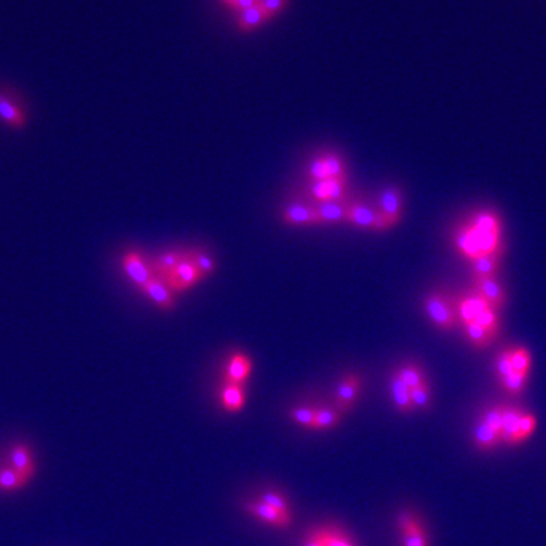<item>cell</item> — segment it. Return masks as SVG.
I'll use <instances>...</instances> for the list:
<instances>
[{
	"instance_id": "cell-13",
	"label": "cell",
	"mask_w": 546,
	"mask_h": 546,
	"mask_svg": "<svg viewBox=\"0 0 546 546\" xmlns=\"http://www.w3.org/2000/svg\"><path fill=\"white\" fill-rule=\"evenodd\" d=\"M10 467L22 474L24 478L30 482L36 474V463L32 450L26 444H15L9 453Z\"/></svg>"
},
{
	"instance_id": "cell-20",
	"label": "cell",
	"mask_w": 546,
	"mask_h": 546,
	"mask_svg": "<svg viewBox=\"0 0 546 546\" xmlns=\"http://www.w3.org/2000/svg\"><path fill=\"white\" fill-rule=\"evenodd\" d=\"M473 444L480 451L494 450L502 442L501 435L496 433L492 427L479 418L473 427Z\"/></svg>"
},
{
	"instance_id": "cell-19",
	"label": "cell",
	"mask_w": 546,
	"mask_h": 546,
	"mask_svg": "<svg viewBox=\"0 0 546 546\" xmlns=\"http://www.w3.org/2000/svg\"><path fill=\"white\" fill-rule=\"evenodd\" d=\"M453 242H454L456 251L463 257H465L467 260H469L471 262L473 260L483 255L480 253L478 246L476 243V240H474L471 229H469V226H468L467 223L459 225L454 231Z\"/></svg>"
},
{
	"instance_id": "cell-10",
	"label": "cell",
	"mask_w": 546,
	"mask_h": 546,
	"mask_svg": "<svg viewBox=\"0 0 546 546\" xmlns=\"http://www.w3.org/2000/svg\"><path fill=\"white\" fill-rule=\"evenodd\" d=\"M347 223L360 228L380 232V214L378 210L368 206L364 202H355L348 205Z\"/></svg>"
},
{
	"instance_id": "cell-41",
	"label": "cell",
	"mask_w": 546,
	"mask_h": 546,
	"mask_svg": "<svg viewBox=\"0 0 546 546\" xmlns=\"http://www.w3.org/2000/svg\"><path fill=\"white\" fill-rule=\"evenodd\" d=\"M345 190H347L345 177L328 179L326 180V202H343Z\"/></svg>"
},
{
	"instance_id": "cell-39",
	"label": "cell",
	"mask_w": 546,
	"mask_h": 546,
	"mask_svg": "<svg viewBox=\"0 0 546 546\" xmlns=\"http://www.w3.org/2000/svg\"><path fill=\"white\" fill-rule=\"evenodd\" d=\"M315 411L313 407H295L290 411V418L300 427L311 430L314 425Z\"/></svg>"
},
{
	"instance_id": "cell-32",
	"label": "cell",
	"mask_w": 546,
	"mask_h": 546,
	"mask_svg": "<svg viewBox=\"0 0 546 546\" xmlns=\"http://www.w3.org/2000/svg\"><path fill=\"white\" fill-rule=\"evenodd\" d=\"M318 530L324 546H354L352 539L338 527H322Z\"/></svg>"
},
{
	"instance_id": "cell-38",
	"label": "cell",
	"mask_w": 546,
	"mask_h": 546,
	"mask_svg": "<svg viewBox=\"0 0 546 546\" xmlns=\"http://www.w3.org/2000/svg\"><path fill=\"white\" fill-rule=\"evenodd\" d=\"M494 373L497 376L498 381L507 377L511 373H514V368L511 364V348L503 349L502 352L497 354L494 360Z\"/></svg>"
},
{
	"instance_id": "cell-40",
	"label": "cell",
	"mask_w": 546,
	"mask_h": 546,
	"mask_svg": "<svg viewBox=\"0 0 546 546\" xmlns=\"http://www.w3.org/2000/svg\"><path fill=\"white\" fill-rule=\"evenodd\" d=\"M261 501L270 505L271 507L282 512L284 515H291L290 512V505L286 500L284 494L277 492V491H269L261 494Z\"/></svg>"
},
{
	"instance_id": "cell-9",
	"label": "cell",
	"mask_w": 546,
	"mask_h": 546,
	"mask_svg": "<svg viewBox=\"0 0 546 546\" xmlns=\"http://www.w3.org/2000/svg\"><path fill=\"white\" fill-rule=\"evenodd\" d=\"M253 371L252 358L244 352H234L226 362L224 383L244 384Z\"/></svg>"
},
{
	"instance_id": "cell-31",
	"label": "cell",
	"mask_w": 546,
	"mask_h": 546,
	"mask_svg": "<svg viewBox=\"0 0 546 546\" xmlns=\"http://www.w3.org/2000/svg\"><path fill=\"white\" fill-rule=\"evenodd\" d=\"M511 364L514 372L530 373L532 364V352L525 347L511 348Z\"/></svg>"
},
{
	"instance_id": "cell-27",
	"label": "cell",
	"mask_w": 546,
	"mask_h": 546,
	"mask_svg": "<svg viewBox=\"0 0 546 546\" xmlns=\"http://www.w3.org/2000/svg\"><path fill=\"white\" fill-rule=\"evenodd\" d=\"M269 22V18L263 12L262 7L257 4L255 7L249 8L247 10L240 13L238 18V28L242 32H251L261 27L263 23Z\"/></svg>"
},
{
	"instance_id": "cell-46",
	"label": "cell",
	"mask_w": 546,
	"mask_h": 546,
	"mask_svg": "<svg viewBox=\"0 0 546 546\" xmlns=\"http://www.w3.org/2000/svg\"><path fill=\"white\" fill-rule=\"evenodd\" d=\"M222 1H223V3H224L225 6H226V4H228V3H229V1H231V0H222Z\"/></svg>"
},
{
	"instance_id": "cell-44",
	"label": "cell",
	"mask_w": 546,
	"mask_h": 546,
	"mask_svg": "<svg viewBox=\"0 0 546 546\" xmlns=\"http://www.w3.org/2000/svg\"><path fill=\"white\" fill-rule=\"evenodd\" d=\"M257 4H260V0H231L226 4V7L232 8L233 10L242 13L249 8L255 7Z\"/></svg>"
},
{
	"instance_id": "cell-5",
	"label": "cell",
	"mask_w": 546,
	"mask_h": 546,
	"mask_svg": "<svg viewBox=\"0 0 546 546\" xmlns=\"http://www.w3.org/2000/svg\"><path fill=\"white\" fill-rule=\"evenodd\" d=\"M362 383V377L358 373H348L338 383L335 410L340 415H345L352 410L360 396Z\"/></svg>"
},
{
	"instance_id": "cell-28",
	"label": "cell",
	"mask_w": 546,
	"mask_h": 546,
	"mask_svg": "<svg viewBox=\"0 0 546 546\" xmlns=\"http://www.w3.org/2000/svg\"><path fill=\"white\" fill-rule=\"evenodd\" d=\"M30 482L13 469L12 467L0 468V491L1 492H15L27 486Z\"/></svg>"
},
{
	"instance_id": "cell-18",
	"label": "cell",
	"mask_w": 546,
	"mask_h": 546,
	"mask_svg": "<svg viewBox=\"0 0 546 546\" xmlns=\"http://www.w3.org/2000/svg\"><path fill=\"white\" fill-rule=\"evenodd\" d=\"M220 404L224 411L238 413L246 404V389L244 384L224 383L220 391Z\"/></svg>"
},
{
	"instance_id": "cell-23",
	"label": "cell",
	"mask_w": 546,
	"mask_h": 546,
	"mask_svg": "<svg viewBox=\"0 0 546 546\" xmlns=\"http://www.w3.org/2000/svg\"><path fill=\"white\" fill-rule=\"evenodd\" d=\"M501 255L502 253H492L480 255L473 260L471 262L473 278L496 277L501 264Z\"/></svg>"
},
{
	"instance_id": "cell-34",
	"label": "cell",
	"mask_w": 546,
	"mask_h": 546,
	"mask_svg": "<svg viewBox=\"0 0 546 546\" xmlns=\"http://www.w3.org/2000/svg\"><path fill=\"white\" fill-rule=\"evenodd\" d=\"M527 378H529V373L514 372L507 377L500 380V383H501L503 391L507 392L511 396H520L526 389Z\"/></svg>"
},
{
	"instance_id": "cell-24",
	"label": "cell",
	"mask_w": 546,
	"mask_h": 546,
	"mask_svg": "<svg viewBox=\"0 0 546 546\" xmlns=\"http://www.w3.org/2000/svg\"><path fill=\"white\" fill-rule=\"evenodd\" d=\"M462 325L467 340L477 349L488 348L496 340L494 334H491L488 330L485 329L476 322H465Z\"/></svg>"
},
{
	"instance_id": "cell-30",
	"label": "cell",
	"mask_w": 546,
	"mask_h": 546,
	"mask_svg": "<svg viewBox=\"0 0 546 546\" xmlns=\"http://www.w3.org/2000/svg\"><path fill=\"white\" fill-rule=\"evenodd\" d=\"M410 395H411V401L415 410H420V411H429L431 404H433V395H431V389L429 381L420 384L415 389H410Z\"/></svg>"
},
{
	"instance_id": "cell-22",
	"label": "cell",
	"mask_w": 546,
	"mask_h": 546,
	"mask_svg": "<svg viewBox=\"0 0 546 546\" xmlns=\"http://www.w3.org/2000/svg\"><path fill=\"white\" fill-rule=\"evenodd\" d=\"M184 257H185V251L180 249H173V251H167L165 253H161L152 261V263H150L153 275L164 281L166 277L175 270V267L184 260Z\"/></svg>"
},
{
	"instance_id": "cell-6",
	"label": "cell",
	"mask_w": 546,
	"mask_h": 546,
	"mask_svg": "<svg viewBox=\"0 0 546 546\" xmlns=\"http://www.w3.org/2000/svg\"><path fill=\"white\" fill-rule=\"evenodd\" d=\"M471 290L479 295L496 311L501 310L507 302V295L501 282L496 277L473 278Z\"/></svg>"
},
{
	"instance_id": "cell-29",
	"label": "cell",
	"mask_w": 546,
	"mask_h": 546,
	"mask_svg": "<svg viewBox=\"0 0 546 546\" xmlns=\"http://www.w3.org/2000/svg\"><path fill=\"white\" fill-rule=\"evenodd\" d=\"M342 421V415L334 409H316L315 411L314 425L311 430H329L337 427Z\"/></svg>"
},
{
	"instance_id": "cell-7",
	"label": "cell",
	"mask_w": 546,
	"mask_h": 546,
	"mask_svg": "<svg viewBox=\"0 0 546 546\" xmlns=\"http://www.w3.org/2000/svg\"><path fill=\"white\" fill-rule=\"evenodd\" d=\"M121 267L124 273L133 284L141 289L143 284H147L152 277H155L150 263L147 262L143 255L137 251H129L121 258Z\"/></svg>"
},
{
	"instance_id": "cell-15",
	"label": "cell",
	"mask_w": 546,
	"mask_h": 546,
	"mask_svg": "<svg viewBox=\"0 0 546 546\" xmlns=\"http://www.w3.org/2000/svg\"><path fill=\"white\" fill-rule=\"evenodd\" d=\"M284 224L293 226H306V225H319L314 206L306 204L295 202L289 205L282 213Z\"/></svg>"
},
{
	"instance_id": "cell-21",
	"label": "cell",
	"mask_w": 546,
	"mask_h": 546,
	"mask_svg": "<svg viewBox=\"0 0 546 546\" xmlns=\"http://www.w3.org/2000/svg\"><path fill=\"white\" fill-rule=\"evenodd\" d=\"M525 410L517 406H505L503 411V427H502V442L506 445H517V433L520 420Z\"/></svg>"
},
{
	"instance_id": "cell-12",
	"label": "cell",
	"mask_w": 546,
	"mask_h": 546,
	"mask_svg": "<svg viewBox=\"0 0 546 546\" xmlns=\"http://www.w3.org/2000/svg\"><path fill=\"white\" fill-rule=\"evenodd\" d=\"M397 525L402 534V546H427V534L411 514L402 512Z\"/></svg>"
},
{
	"instance_id": "cell-11",
	"label": "cell",
	"mask_w": 546,
	"mask_h": 546,
	"mask_svg": "<svg viewBox=\"0 0 546 546\" xmlns=\"http://www.w3.org/2000/svg\"><path fill=\"white\" fill-rule=\"evenodd\" d=\"M148 299L161 310L170 311L175 309V298L173 293L162 280L157 277H152L147 284H143L139 289Z\"/></svg>"
},
{
	"instance_id": "cell-33",
	"label": "cell",
	"mask_w": 546,
	"mask_h": 546,
	"mask_svg": "<svg viewBox=\"0 0 546 546\" xmlns=\"http://www.w3.org/2000/svg\"><path fill=\"white\" fill-rule=\"evenodd\" d=\"M474 322L488 330L491 334H494V337H498L501 330V322L494 307L487 306L486 309H483L479 314H477Z\"/></svg>"
},
{
	"instance_id": "cell-42",
	"label": "cell",
	"mask_w": 546,
	"mask_h": 546,
	"mask_svg": "<svg viewBox=\"0 0 546 546\" xmlns=\"http://www.w3.org/2000/svg\"><path fill=\"white\" fill-rule=\"evenodd\" d=\"M289 0H260V6L262 7L263 12L267 15L269 21L280 14L287 6Z\"/></svg>"
},
{
	"instance_id": "cell-25",
	"label": "cell",
	"mask_w": 546,
	"mask_h": 546,
	"mask_svg": "<svg viewBox=\"0 0 546 546\" xmlns=\"http://www.w3.org/2000/svg\"><path fill=\"white\" fill-rule=\"evenodd\" d=\"M186 255L194 263L195 267L200 272L202 280L211 276L217 270V262L204 248H191L186 251Z\"/></svg>"
},
{
	"instance_id": "cell-17",
	"label": "cell",
	"mask_w": 546,
	"mask_h": 546,
	"mask_svg": "<svg viewBox=\"0 0 546 546\" xmlns=\"http://www.w3.org/2000/svg\"><path fill=\"white\" fill-rule=\"evenodd\" d=\"M314 209L319 225L340 224L347 222L348 204L344 202H319Z\"/></svg>"
},
{
	"instance_id": "cell-26",
	"label": "cell",
	"mask_w": 546,
	"mask_h": 546,
	"mask_svg": "<svg viewBox=\"0 0 546 546\" xmlns=\"http://www.w3.org/2000/svg\"><path fill=\"white\" fill-rule=\"evenodd\" d=\"M395 372L410 389L427 382V373L422 369V367L413 362L404 363L402 366L398 367Z\"/></svg>"
},
{
	"instance_id": "cell-2",
	"label": "cell",
	"mask_w": 546,
	"mask_h": 546,
	"mask_svg": "<svg viewBox=\"0 0 546 546\" xmlns=\"http://www.w3.org/2000/svg\"><path fill=\"white\" fill-rule=\"evenodd\" d=\"M0 123L12 130H23L30 123V114L14 91L0 89Z\"/></svg>"
},
{
	"instance_id": "cell-3",
	"label": "cell",
	"mask_w": 546,
	"mask_h": 546,
	"mask_svg": "<svg viewBox=\"0 0 546 546\" xmlns=\"http://www.w3.org/2000/svg\"><path fill=\"white\" fill-rule=\"evenodd\" d=\"M380 220L382 232H386L398 224L404 214V193L400 187L383 188L380 195Z\"/></svg>"
},
{
	"instance_id": "cell-43",
	"label": "cell",
	"mask_w": 546,
	"mask_h": 546,
	"mask_svg": "<svg viewBox=\"0 0 546 546\" xmlns=\"http://www.w3.org/2000/svg\"><path fill=\"white\" fill-rule=\"evenodd\" d=\"M309 175H310V177H311V180L313 181H322L329 179L322 156L315 158L314 161L310 164V167H309Z\"/></svg>"
},
{
	"instance_id": "cell-1",
	"label": "cell",
	"mask_w": 546,
	"mask_h": 546,
	"mask_svg": "<svg viewBox=\"0 0 546 546\" xmlns=\"http://www.w3.org/2000/svg\"><path fill=\"white\" fill-rule=\"evenodd\" d=\"M422 307L427 319L435 328L442 331H451L456 329L459 322L456 315V302L447 292L435 290L427 293V298L422 302Z\"/></svg>"
},
{
	"instance_id": "cell-36",
	"label": "cell",
	"mask_w": 546,
	"mask_h": 546,
	"mask_svg": "<svg viewBox=\"0 0 546 546\" xmlns=\"http://www.w3.org/2000/svg\"><path fill=\"white\" fill-rule=\"evenodd\" d=\"M326 173L329 179H342L345 177V165L343 159L338 156L337 153L328 152L322 155Z\"/></svg>"
},
{
	"instance_id": "cell-37",
	"label": "cell",
	"mask_w": 546,
	"mask_h": 546,
	"mask_svg": "<svg viewBox=\"0 0 546 546\" xmlns=\"http://www.w3.org/2000/svg\"><path fill=\"white\" fill-rule=\"evenodd\" d=\"M538 427V420L532 412L525 411L520 420L518 433H517V444L526 442L532 436Z\"/></svg>"
},
{
	"instance_id": "cell-45",
	"label": "cell",
	"mask_w": 546,
	"mask_h": 546,
	"mask_svg": "<svg viewBox=\"0 0 546 546\" xmlns=\"http://www.w3.org/2000/svg\"><path fill=\"white\" fill-rule=\"evenodd\" d=\"M304 546H324L322 536H320V534H319V530H318V529H315V530H313V532L307 535Z\"/></svg>"
},
{
	"instance_id": "cell-14",
	"label": "cell",
	"mask_w": 546,
	"mask_h": 546,
	"mask_svg": "<svg viewBox=\"0 0 546 546\" xmlns=\"http://www.w3.org/2000/svg\"><path fill=\"white\" fill-rule=\"evenodd\" d=\"M454 302H456L458 320L462 324L474 322L477 314H479L483 309L489 306L486 301L473 290L460 296L459 299H454Z\"/></svg>"
},
{
	"instance_id": "cell-8",
	"label": "cell",
	"mask_w": 546,
	"mask_h": 546,
	"mask_svg": "<svg viewBox=\"0 0 546 546\" xmlns=\"http://www.w3.org/2000/svg\"><path fill=\"white\" fill-rule=\"evenodd\" d=\"M243 506H244L246 512L255 517L257 520L262 521L264 524L272 525V526L280 527V529H287L292 524L291 515H284L261 500L246 502Z\"/></svg>"
},
{
	"instance_id": "cell-35",
	"label": "cell",
	"mask_w": 546,
	"mask_h": 546,
	"mask_svg": "<svg viewBox=\"0 0 546 546\" xmlns=\"http://www.w3.org/2000/svg\"><path fill=\"white\" fill-rule=\"evenodd\" d=\"M503 411H505V406L496 404V406L487 407L486 410L482 412V415H480V419L492 427L496 433L501 435V439L502 427H503Z\"/></svg>"
},
{
	"instance_id": "cell-16",
	"label": "cell",
	"mask_w": 546,
	"mask_h": 546,
	"mask_svg": "<svg viewBox=\"0 0 546 546\" xmlns=\"http://www.w3.org/2000/svg\"><path fill=\"white\" fill-rule=\"evenodd\" d=\"M389 396L392 404L397 411L401 413H411L415 411L412 404L410 389L404 384V382L397 376L396 372L391 374L389 377Z\"/></svg>"
},
{
	"instance_id": "cell-4",
	"label": "cell",
	"mask_w": 546,
	"mask_h": 546,
	"mask_svg": "<svg viewBox=\"0 0 546 546\" xmlns=\"http://www.w3.org/2000/svg\"><path fill=\"white\" fill-rule=\"evenodd\" d=\"M202 281V275L195 267L194 263L191 262V260L187 257L186 251H185L184 260L164 280L166 286L173 291V293L187 291Z\"/></svg>"
}]
</instances>
